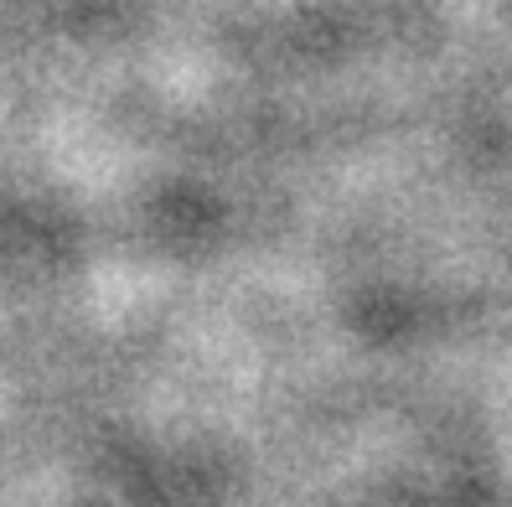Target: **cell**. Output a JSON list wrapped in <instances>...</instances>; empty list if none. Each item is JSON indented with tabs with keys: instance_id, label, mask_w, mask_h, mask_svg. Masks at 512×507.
<instances>
[]
</instances>
